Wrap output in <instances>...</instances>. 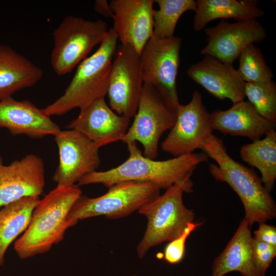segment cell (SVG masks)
Returning a JSON list of instances; mask_svg holds the SVG:
<instances>
[{"instance_id":"6da1fadb","label":"cell","mask_w":276,"mask_h":276,"mask_svg":"<svg viewBox=\"0 0 276 276\" xmlns=\"http://www.w3.org/2000/svg\"><path fill=\"white\" fill-rule=\"evenodd\" d=\"M128 158L117 167L105 171H95L82 177L78 182L81 186L101 183L107 188L123 181L149 182L160 189H167L182 180L200 164L208 161L204 152L192 153L166 160H155L144 156L136 142L127 143Z\"/></svg>"},{"instance_id":"7a4b0ae2","label":"cell","mask_w":276,"mask_h":276,"mask_svg":"<svg viewBox=\"0 0 276 276\" xmlns=\"http://www.w3.org/2000/svg\"><path fill=\"white\" fill-rule=\"evenodd\" d=\"M201 150L217 165L209 164L210 174L217 181L227 183L237 194L244 206V219L251 227L276 217V204L261 178L251 168L233 159L221 139L211 135Z\"/></svg>"},{"instance_id":"3957f363","label":"cell","mask_w":276,"mask_h":276,"mask_svg":"<svg viewBox=\"0 0 276 276\" xmlns=\"http://www.w3.org/2000/svg\"><path fill=\"white\" fill-rule=\"evenodd\" d=\"M81 195L78 185H57L39 200L28 228L14 243V249L20 259L48 252L63 239L67 229L75 225L68 213Z\"/></svg>"},{"instance_id":"277c9868","label":"cell","mask_w":276,"mask_h":276,"mask_svg":"<svg viewBox=\"0 0 276 276\" xmlns=\"http://www.w3.org/2000/svg\"><path fill=\"white\" fill-rule=\"evenodd\" d=\"M118 37L111 28L97 51L79 64L64 94L42 110L49 116L62 115L79 108L83 111L107 94L112 60Z\"/></svg>"},{"instance_id":"5b68a950","label":"cell","mask_w":276,"mask_h":276,"mask_svg":"<svg viewBox=\"0 0 276 276\" xmlns=\"http://www.w3.org/2000/svg\"><path fill=\"white\" fill-rule=\"evenodd\" d=\"M191 176L174 184L138 211L147 219L146 231L136 247L139 258L152 247L179 237L194 222L195 213L185 205L182 199L183 193L193 192Z\"/></svg>"},{"instance_id":"8992f818","label":"cell","mask_w":276,"mask_h":276,"mask_svg":"<svg viewBox=\"0 0 276 276\" xmlns=\"http://www.w3.org/2000/svg\"><path fill=\"white\" fill-rule=\"evenodd\" d=\"M160 190L151 182H120L96 198L81 195L72 205L68 217L75 224L79 220L99 216L109 219L127 217L159 196Z\"/></svg>"},{"instance_id":"52a82bcc","label":"cell","mask_w":276,"mask_h":276,"mask_svg":"<svg viewBox=\"0 0 276 276\" xmlns=\"http://www.w3.org/2000/svg\"><path fill=\"white\" fill-rule=\"evenodd\" d=\"M107 25L102 19L95 21L67 16L54 30V46L51 65L59 76L70 73L108 33Z\"/></svg>"},{"instance_id":"ba28073f","label":"cell","mask_w":276,"mask_h":276,"mask_svg":"<svg viewBox=\"0 0 276 276\" xmlns=\"http://www.w3.org/2000/svg\"><path fill=\"white\" fill-rule=\"evenodd\" d=\"M181 41L180 37L175 36L162 39L152 36L140 55L143 83L151 85L156 90L175 116L180 104L176 80Z\"/></svg>"},{"instance_id":"9c48e42d","label":"cell","mask_w":276,"mask_h":276,"mask_svg":"<svg viewBox=\"0 0 276 276\" xmlns=\"http://www.w3.org/2000/svg\"><path fill=\"white\" fill-rule=\"evenodd\" d=\"M175 118L156 90L144 83L134 119L121 141L125 144L140 142L144 147L143 155L155 160L160 137L172 128Z\"/></svg>"},{"instance_id":"30bf717a","label":"cell","mask_w":276,"mask_h":276,"mask_svg":"<svg viewBox=\"0 0 276 276\" xmlns=\"http://www.w3.org/2000/svg\"><path fill=\"white\" fill-rule=\"evenodd\" d=\"M114 55L107 94L109 105L118 115L130 119L136 113L144 83L140 55L132 47L122 44Z\"/></svg>"},{"instance_id":"8fae6325","label":"cell","mask_w":276,"mask_h":276,"mask_svg":"<svg viewBox=\"0 0 276 276\" xmlns=\"http://www.w3.org/2000/svg\"><path fill=\"white\" fill-rule=\"evenodd\" d=\"M213 131L210 113L203 103L201 94L196 90L189 103L178 105L175 124L161 147L174 157L191 154L201 149Z\"/></svg>"},{"instance_id":"7c38bea8","label":"cell","mask_w":276,"mask_h":276,"mask_svg":"<svg viewBox=\"0 0 276 276\" xmlns=\"http://www.w3.org/2000/svg\"><path fill=\"white\" fill-rule=\"evenodd\" d=\"M55 136L59 161L53 180L57 185L75 184L85 175L97 171L101 161L99 147L80 132L61 130Z\"/></svg>"},{"instance_id":"4fadbf2b","label":"cell","mask_w":276,"mask_h":276,"mask_svg":"<svg viewBox=\"0 0 276 276\" xmlns=\"http://www.w3.org/2000/svg\"><path fill=\"white\" fill-rule=\"evenodd\" d=\"M204 33L207 44L200 54L232 65L247 47L260 43L267 37L266 30L257 19L236 22L221 19L217 25L204 29Z\"/></svg>"},{"instance_id":"5bb4252c","label":"cell","mask_w":276,"mask_h":276,"mask_svg":"<svg viewBox=\"0 0 276 276\" xmlns=\"http://www.w3.org/2000/svg\"><path fill=\"white\" fill-rule=\"evenodd\" d=\"M44 185V166L41 157L29 154L6 166L0 155V207L25 197H39Z\"/></svg>"},{"instance_id":"9a60e30c","label":"cell","mask_w":276,"mask_h":276,"mask_svg":"<svg viewBox=\"0 0 276 276\" xmlns=\"http://www.w3.org/2000/svg\"><path fill=\"white\" fill-rule=\"evenodd\" d=\"M154 0H112L113 27L121 44L132 47L140 55L153 36Z\"/></svg>"},{"instance_id":"2e32d148","label":"cell","mask_w":276,"mask_h":276,"mask_svg":"<svg viewBox=\"0 0 276 276\" xmlns=\"http://www.w3.org/2000/svg\"><path fill=\"white\" fill-rule=\"evenodd\" d=\"M130 121V119L115 113L107 104L105 98H102L80 111L66 128L80 132L100 148L121 141Z\"/></svg>"},{"instance_id":"e0dca14e","label":"cell","mask_w":276,"mask_h":276,"mask_svg":"<svg viewBox=\"0 0 276 276\" xmlns=\"http://www.w3.org/2000/svg\"><path fill=\"white\" fill-rule=\"evenodd\" d=\"M193 81L219 100L230 99L233 103L244 100L245 82L233 65L210 55L192 65L187 72Z\"/></svg>"},{"instance_id":"ac0fdd59","label":"cell","mask_w":276,"mask_h":276,"mask_svg":"<svg viewBox=\"0 0 276 276\" xmlns=\"http://www.w3.org/2000/svg\"><path fill=\"white\" fill-rule=\"evenodd\" d=\"M0 127L13 135H26L40 139L55 136L61 129L42 109L29 100L18 101L12 97L0 100Z\"/></svg>"},{"instance_id":"d6986e66","label":"cell","mask_w":276,"mask_h":276,"mask_svg":"<svg viewBox=\"0 0 276 276\" xmlns=\"http://www.w3.org/2000/svg\"><path fill=\"white\" fill-rule=\"evenodd\" d=\"M210 116L213 130L246 137L252 142L275 129V123L263 118L248 101L244 100L233 103L227 110H216Z\"/></svg>"},{"instance_id":"ffe728a7","label":"cell","mask_w":276,"mask_h":276,"mask_svg":"<svg viewBox=\"0 0 276 276\" xmlns=\"http://www.w3.org/2000/svg\"><path fill=\"white\" fill-rule=\"evenodd\" d=\"M251 226L244 218L223 251L215 258L211 276H223L238 271L242 276H261L252 257Z\"/></svg>"},{"instance_id":"44dd1931","label":"cell","mask_w":276,"mask_h":276,"mask_svg":"<svg viewBox=\"0 0 276 276\" xmlns=\"http://www.w3.org/2000/svg\"><path fill=\"white\" fill-rule=\"evenodd\" d=\"M42 69L11 47L0 44V100L40 81Z\"/></svg>"},{"instance_id":"7402d4cb","label":"cell","mask_w":276,"mask_h":276,"mask_svg":"<svg viewBox=\"0 0 276 276\" xmlns=\"http://www.w3.org/2000/svg\"><path fill=\"white\" fill-rule=\"evenodd\" d=\"M193 28L195 32L204 29L210 21L220 18L237 21L257 19L265 15L256 0H197Z\"/></svg>"},{"instance_id":"603a6c76","label":"cell","mask_w":276,"mask_h":276,"mask_svg":"<svg viewBox=\"0 0 276 276\" xmlns=\"http://www.w3.org/2000/svg\"><path fill=\"white\" fill-rule=\"evenodd\" d=\"M38 196H28L13 201L0 211V266L9 245L28 228Z\"/></svg>"},{"instance_id":"cb8c5ba5","label":"cell","mask_w":276,"mask_h":276,"mask_svg":"<svg viewBox=\"0 0 276 276\" xmlns=\"http://www.w3.org/2000/svg\"><path fill=\"white\" fill-rule=\"evenodd\" d=\"M265 136L243 145L240 153L244 162L260 171L261 181L270 193L276 179V131L270 130Z\"/></svg>"},{"instance_id":"d4e9b609","label":"cell","mask_w":276,"mask_h":276,"mask_svg":"<svg viewBox=\"0 0 276 276\" xmlns=\"http://www.w3.org/2000/svg\"><path fill=\"white\" fill-rule=\"evenodd\" d=\"M159 8L153 10V36L157 38L173 37L177 21L182 14L189 10L195 12L194 0H155Z\"/></svg>"},{"instance_id":"484cf974","label":"cell","mask_w":276,"mask_h":276,"mask_svg":"<svg viewBox=\"0 0 276 276\" xmlns=\"http://www.w3.org/2000/svg\"><path fill=\"white\" fill-rule=\"evenodd\" d=\"M239 66L237 70L240 78L245 82H265L272 80L273 74L267 64L261 49L251 44L239 57Z\"/></svg>"},{"instance_id":"4316f807","label":"cell","mask_w":276,"mask_h":276,"mask_svg":"<svg viewBox=\"0 0 276 276\" xmlns=\"http://www.w3.org/2000/svg\"><path fill=\"white\" fill-rule=\"evenodd\" d=\"M245 96L261 117L276 123V83L273 80L246 83Z\"/></svg>"},{"instance_id":"83f0119b","label":"cell","mask_w":276,"mask_h":276,"mask_svg":"<svg viewBox=\"0 0 276 276\" xmlns=\"http://www.w3.org/2000/svg\"><path fill=\"white\" fill-rule=\"evenodd\" d=\"M201 223H189L183 233L178 237L169 242L164 250V260L170 264H176L183 258L186 242L191 233Z\"/></svg>"},{"instance_id":"f1b7e54d","label":"cell","mask_w":276,"mask_h":276,"mask_svg":"<svg viewBox=\"0 0 276 276\" xmlns=\"http://www.w3.org/2000/svg\"><path fill=\"white\" fill-rule=\"evenodd\" d=\"M275 256V246L256 240L252 238V260L256 269L261 276H265Z\"/></svg>"},{"instance_id":"f546056e","label":"cell","mask_w":276,"mask_h":276,"mask_svg":"<svg viewBox=\"0 0 276 276\" xmlns=\"http://www.w3.org/2000/svg\"><path fill=\"white\" fill-rule=\"evenodd\" d=\"M259 228L255 232V240L276 247V227L265 222L259 223Z\"/></svg>"},{"instance_id":"4dcf8cb0","label":"cell","mask_w":276,"mask_h":276,"mask_svg":"<svg viewBox=\"0 0 276 276\" xmlns=\"http://www.w3.org/2000/svg\"><path fill=\"white\" fill-rule=\"evenodd\" d=\"M94 9L97 13L104 17L110 18L113 17V12L106 0H96L95 2Z\"/></svg>"},{"instance_id":"1f68e13d","label":"cell","mask_w":276,"mask_h":276,"mask_svg":"<svg viewBox=\"0 0 276 276\" xmlns=\"http://www.w3.org/2000/svg\"><path fill=\"white\" fill-rule=\"evenodd\" d=\"M132 276H137V275H132Z\"/></svg>"}]
</instances>
